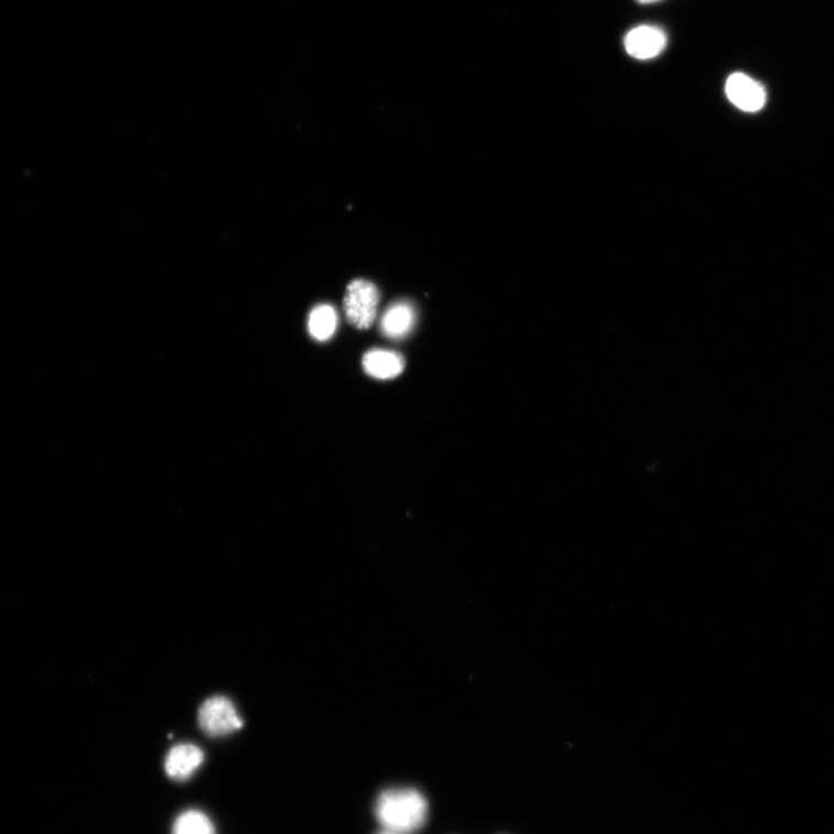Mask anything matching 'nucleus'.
I'll use <instances>...</instances> for the list:
<instances>
[{"label": "nucleus", "instance_id": "6e6552de", "mask_svg": "<svg viewBox=\"0 0 834 834\" xmlns=\"http://www.w3.org/2000/svg\"><path fill=\"white\" fill-rule=\"evenodd\" d=\"M416 321L414 307L404 302L393 304L381 319V332L391 339H402L408 336Z\"/></svg>", "mask_w": 834, "mask_h": 834}, {"label": "nucleus", "instance_id": "39448f33", "mask_svg": "<svg viewBox=\"0 0 834 834\" xmlns=\"http://www.w3.org/2000/svg\"><path fill=\"white\" fill-rule=\"evenodd\" d=\"M726 94L733 105L748 112L760 110L768 99L765 88L759 82L740 73L728 78Z\"/></svg>", "mask_w": 834, "mask_h": 834}, {"label": "nucleus", "instance_id": "20e7f679", "mask_svg": "<svg viewBox=\"0 0 834 834\" xmlns=\"http://www.w3.org/2000/svg\"><path fill=\"white\" fill-rule=\"evenodd\" d=\"M629 56L646 61L656 58L667 48V33L657 26L642 25L629 31L624 40Z\"/></svg>", "mask_w": 834, "mask_h": 834}, {"label": "nucleus", "instance_id": "1a4fd4ad", "mask_svg": "<svg viewBox=\"0 0 834 834\" xmlns=\"http://www.w3.org/2000/svg\"><path fill=\"white\" fill-rule=\"evenodd\" d=\"M339 324L335 308L329 305L314 307L308 318L310 334L318 342H327Z\"/></svg>", "mask_w": 834, "mask_h": 834}, {"label": "nucleus", "instance_id": "f257e3e1", "mask_svg": "<svg viewBox=\"0 0 834 834\" xmlns=\"http://www.w3.org/2000/svg\"><path fill=\"white\" fill-rule=\"evenodd\" d=\"M375 811L379 823L388 831L408 834L425 823L427 803L415 789H388L378 797Z\"/></svg>", "mask_w": 834, "mask_h": 834}, {"label": "nucleus", "instance_id": "f8f14e48", "mask_svg": "<svg viewBox=\"0 0 834 834\" xmlns=\"http://www.w3.org/2000/svg\"><path fill=\"white\" fill-rule=\"evenodd\" d=\"M379 834H402V833H397V832H392V831H387V832H382V833H379Z\"/></svg>", "mask_w": 834, "mask_h": 834}, {"label": "nucleus", "instance_id": "7ed1b4c3", "mask_svg": "<svg viewBox=\"0 0 834 834\" xmlns=\"http://www.w3.org/2000/svg\"><path fill=\"white\" fill-rule=\"evenodd\" d=\"M198 724L210 737L229 735L242 727L235 705L229 697L217 695L208 698L198 711Z\"/></svg>", "mask_w": 834, "mask_h": 834}, {"label": "nucleus", "instance_id": "423d86ee", "mask_svg": "<svg viewBox=\"0 0 834 834\" xmlns=\"http://www.w3.org/2000/svg\"><path fill=\"white\" fill-rule=\"evenodd\" d=\"M205 755L193 744H180L167 755L166 773L174 780H187L199 768Z\"/></svg>", "mask_w": 834, "mask_h": 834}, {"label": "nucleus", "instance_id": "9b49d317", "mask_svg": "<svg viewBox=\"0 0 834 834\" xmlns=\"http://www.w3.org/2000/svg\"><path fill=\"white\" fill-rule=\"evenodd\" d=\"M636 2L639 4L646 6V4L658 3L660 2V0H636Z\"/></svg>", "mask_w": 834, "mask_h": 834}, {"label": "nucleus", "instance_id": "9d476101", "mask_svg": "<svg viewBox=\"0 0 834 834\" xmlns=\"http://www.w3.org/2000/svg\"><path fill=\"white\" fill-rule=\"evenodd\" d=\"M173 834H215V827L205 814L189 810L176 820Z\"/></svg>", "mask_w": 834, "mask_h": 834}, {"label": "nucleus", "instance_id": "0eeeda50", "mask_svg": "<svg viewBox=\"0 0 834 834\" xmlns=\"http://www.w3.org/2000/svg\"><path fill=\"white\" fill-rule=\"evenodd\" d=\"M364 368L376 379H393L402 373L404 358L396 351L373 349L365 355Z\"/></svg>", "mask_w": 834, "mask_h": 834}, {"label": "nucleus", "instance_id": "f03ea898", "mask_svg": "<svg viewBox=\"0 0 834 834\" xmlns=\"http://www.w3.org/2000/svg\"><path fill=\"white\" fill-rule=\"evenodd\" d=\"M379 292L375 284L365 280L353 281L346 292L345 312L350 325L368 329L377 317Z\"/></svg>", "mask_w": 834, "mask_h": 834}]
</instances>
